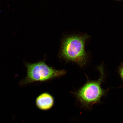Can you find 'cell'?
<instances>
[{"mask_svg": "<svg viewBox=\"0 0 123 123\" xmlns=\"http://www.w3.org/2000/svg\"><path fill=\"white\" fill-rule=\"evenodd\" d=\"M89 37L87 34L64 37L62 41L59 57L68 62L75 63L81 67H84L88 60L85 44Z\"/></svg>", "mask_w": 123, "mask_h": 123, "instance_id": "1", "label": "cell"}, {"mask_svg": "<svg viewBox=\"0 0 123 123\" xmlns=\"http://www.w3.org/2000/svg\"><path fill=\"white\" fill-rule=\"evenodd\" d=\"M98 69L100 73L99 79L87 80L82 87L73 92L77 101L82 107L91 108L93 105L100 102L101 98L105 94L106 91L101 86L105 77L103 68L100 66Z\"/></svg>", "mask_w": 123, "mask_h": 123, "instance_id": "2", "label": "cell"}, {"mask_svg": "<svg viewBox=\"0 0 123 123\" xmlns=\"http://www.w3.org/2000/svg\"><path fill=\"white\" fill-rule=\"evenodd\" d=\"M27 74L20 81L21 86L37 82H45L66 74L65 70H57L48 65L43 60L33 63L25 62Z\"/></svg>", "mask_w": 123, "mask_h": 123, "instance_id": "3", "label": "cell"}, {"mask_svg": "<svg viewBox=\"0 0 123 123\" xmlns=\"http://www.w3.org/2000/svg\"><path fill=\"white\" fill-rule=\"evenodd\" d=\"M55 103L54 97L50 93L44 92L37 97L35 100V104L39 110L47 111L51 109Z\"/></svg>", "mask_w": 123, "mask_h": 123, "instance_id": "4", "label": "cell"}, {"mask_svg": "<svg viewBox=\"0 0 123 123\" xmlns=\"http://www.w3.org/2000/svg\"><path fill=\"white\" fill-rule=\"evenodd\" d=\"M119 73L121 79L123 81V63L121 64L119 67Z\"/></svg>", "mask_w": 123, "mask_h": 123, "instance_id": "5", "label": "cell"}, {"mask_svg": "<svg viewBox=\"0 0 123 123\" xmlns=\"http://www.w3.org/2000/svg\"><path fill=\"white\" fill-rule=\"evenodd\" d=\"M117 0V1H120V0Z\"/></svg>", "mask_w": 123, "mask_h": 123, "instance_id": "6", "label": "cell"}]
</instances>
